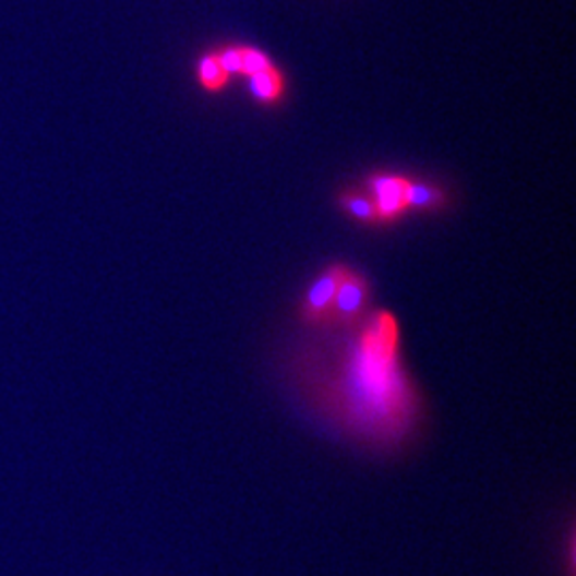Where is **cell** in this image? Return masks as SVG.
<instances>
[{"label":"cell","mask_w":576,"mask_h":576,"mask_svg":"<svg viewBox=\"0 0 576 576\" xmlns=\"http://www.w3.org/2000/svg\"><path fill=\"white\" fill-rule=\"evenodd\" d=\"M196 75H199V84L209 91V93H218L227 86L229 82V75L225 73V69L220 67V60H218V53L212 51V53H205L201 60H199V69H196Z\"/></svg>","instance_id":"ba28073f"},{"label":"cell","mask_w":576,"mask_h":576,"mask_svg":"<svg viewBox=\"0 0 576 576\" xmlns=\"http://www.w3.org/2000/svg\"><path fill=\"white\" fill-rule=\"evenodd\" d=\"M248 80H250V93L261 103H274L285 93V77L276 67L254 73Z\"/></svg>","instance_id":"8992f818"},{"label":"cell","mask_w":576,"mask_h":576,"mask_svg":"<svg viewBox=\"0 0 576 576\" xmlns=\"http://www.w3.org/2000/svg\"><path fill=\"white\" fill-rule=\"evenodd\" d=\"M321 415L339 432L376 453H399L423 421L419 388L399 361V332L379 312L316 388Z\"/></svg>","instance_id":"6da1fadb"},{"label":"cell","mask_w":576,"mask_h":576,"mask_svg":"<svg viewBox=\"0 0 576 576\" xmlns=\"http://www.w3.org/2000/svg\"><path fill=\"white\" fill-rule=\"evenodd\" d=\"M446 203V192L432 182H412L408 180L406 187V209L432 212Z\"/></svg>","instance_id":"5b68a950"},{"label":"cell","mask_w":576,"mask_h":576,"mask_svg":"<svg viewBox=\"0 0 576 576\" xmlns=\"http://www.w3.org/2000/svg\"><path fill=\"white\" fill-rule=\"evenodd\" d=\"M220 67L225 69L227 75H241V46H231V48L216 51Z\"/></svg>","instance_id":"30bf717a"},{"label":"cell","mask_w":576,"mask_h":576,"mask_svg":"<svg viewBox=\"0 0 576 576\" xmlns=\"http://www.w3.org/2000/svg\"><path fill=\"white\" fill-rule=\"evenodd\" d=\"M350 267L336 263L323 269L316 280L310 285L303 303H301V319L308 325H329L332 323V310L336 301L337 288L341 285L346 272Z\"/></svg>","instance_id":"7a4b0ae2"},{"label":"cell","mask_w":576,"mask_h":576,"mask_svg":"<svg viewBox=\"0 0 576 576\" xmlns=\"http://www.w3.org/2000/svg\"><path fill=\"white\" fill-rule=\"evenodd\" d=\"M339 205L344 212H348L350 216H355L361 223H381L379 218V209L376 203L370 194L359 191H346L339 194Z\"/></svg>","instance_id":"52a82bcc"},{"label":"cell","mask_w":576,"mask_h":576,"mask_svg":"<svg viewBox=\"0 0 576 576\" xmlns=\"http://www.w3.org/2000/svg\"><path fill=\"white\" fill-rule=\"evenodd\" d=\"M372 288L363 274L348 269L341 285L337 288L334 310H332V323L341 327H352L361 321L368 301H370Z\"/></svg>","instance_id":"3957f363"},{"label":"cell","mask_w":576,"mask_h":576,"mask_svg":"<svg viewBox=\"0 0 576 576\" xmlns=\"http://www.w3.org/2000/svg\"><path fill=\"white\" fill-rule=\"evenodd\" d=\"M269 67H274V64L261 49L241 48V75L250 77L254 73L269 69Z\"/></svg>","instance_id":"9c48e42d"},{"label":"cell","mask_w":576,"mask_h":576,"mask_svg":"<svg viewBox=\"0 0 576 576\" xmlns=\"http://www.w3.org/2000/svg\"><path fill=\"white\" fill-rule=\"evenodd\" d=\"M406 187H408V180L401 176H374V178H370L368 189H370V196L376 203L381 223L395 220L408 212L406 209Z\"/></svg>","instance_id":"277c9868"}]
</instances>
